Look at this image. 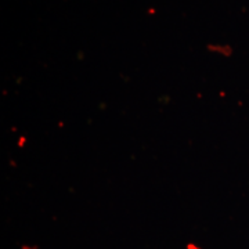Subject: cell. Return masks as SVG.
Segmentation results:
<instances>
[]
</instances>
